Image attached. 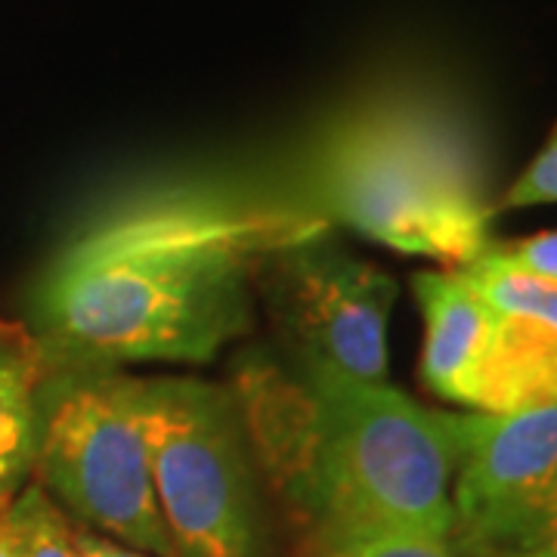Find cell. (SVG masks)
<instances>
[{
    "label": "cell",
    "instance_id": "cell-1",
    "mask_svg": "<svg viewBox=\"0 0 557 557\" xmlns=\"http://www.w3.org/2000/svg\"><path fill=\"white\" fill-rule=\"evenodd\" d=\"M322 220L236 183L174 177L102 201L32 292L47 369L211 362L248 335L267 255Z\"/></svg>",
    "mask_w": 557,
    "mask_h": 557
},
{
    "label": "cell",
    "instance_id": "cell-2",
    "mask_svg": "<svg viewBox=\"0 0 557 557\" xmlns=\"http://www.w3.org/2000/svg\"><path fill=\"white\" fill-rule=\"evenodd\" d=\"M230 387L260 478L307 539L409 533L449 542L458 416L434 412L387 381L255 354Z\"/></svg>",
    "mask_w": 557,
    "mask_h": 557
},
{
    "label": "cell",
    "instance_id": "cell-3",
    "mask_svg": "<svg viewBox=\"0 0 557 557\" xmlns=\"http://www.w3.org/2000/svg\"><path fill=\"white\" fill-rule=\"evenodd\" d=\"M278 201L443 270L474 263L496 218L471 121L421 84L362 97L319 127Z\"/></svg>",
    "mask_w": 557,
    "mask_h": 557
},
{
    "label": "cell",
    "instance_id": "cell-4",
    "mask_svg": "<svg viewBox=\"0 0 557 557\" xmlns=\"http://www.w3.org/2000/svg\"><path fill=\"white\" fill-rule=\"evenodd\" d=\"M35 474L81 527L152 557H180L156 496L137 375L47 369Z\"/></svg>",
    "mask_w": 557,
    "mask_h": 557
},
{
    "label": "cell",
    "instance_id": "cell-5",
    "mask_svg": "<svg viewBox=\"0 0 557 557\" xmlns=\"http://www.w3.org/2000/svg\"><path fill=\"white\" fill-rule=\"evenodd\" d=\"M161 518L180 557H270L260 468L233 387L196 375L143 379Z\"/></svg>",
    "mask_w": 557,
    "mask_h": 557
},
{
    "label": "cell",
    "instance_id": "cell-6",
    "mask_svg": "<svg viewBox=\"0 0 557 557\" xmlns=\"http://www.w3.org/2000/svg\"><path fill=\"white\" fill-rule=\"evenodd\" d=\"M258 298L295 362L357 381H387V325L397 282L322 223L267 255Z\"/></svg>",
    "mask_w": 557,
    "mask_h": 557
},
{
    "label": "cell",
    "instance_id": "cell-7",
    "mask_svg": "<svg viewBox=\"0 0 557 557\" xmlns=\"http://www.w3.org/2000/svg\"><path fill=\"white\" fill-rule=\"evenodd\" d=\"M449 548L505 557L557 536V403L520 412L458 416Z\"/></svg>",
    "mask_w": 557,
    "mask_h": 557
},
{
    "label": "cell",
    "instance_id": "cell-8",
    "mask_svg": "<svg viewBox=\"0 0 557 557\" xmlns=\"http://www.w3.org/2000/svg\"><path fill=\"white\" fill-rule=\"evenodd\" d=\"M461 273L493 310V357L483 412L505 416L557 403V288L486 260Z\"/></svg>",
    "mask_w": 557,
    "mask_h": 557
},
{
    "label": "cell",
    "instance_id": "cell-9",
    "mask_svg": "<svg viewBox=\"0 0 557 557\" xmlns=\"http://www.w3.org/2000/svg\"><path fill=\"white\" fill-rule=\"evenodd\" d=\"M421 319V379L437 397L483 412L490 357H493V310L461 270L416 273L412 278Z\"/></svg>",
    "mask_w": 557,
    "mask_h": 557
},
{
    "label": "cell",
    "instance_id": "cell-10",
    "mask_svg": "<svg viewBox=\"0 0 557 557\" xmlns=\"http://www.w3.org/2000/svg\"><path fill=\"white\" fill-rule=\"evenodd\" d=\"M47 359L25 322L0 319V515L35 474Z\"/></svg>",
    "mask_w": 557,
    "mask_h": 557
},
{
    "label": "cell",
    "instance_id": "cell-11",
    "mask_svg": "<svg viewBox=\"0 0 557 557\" xmlns=\"http://www.w3.org/2000/svg\"><path fill=\"white\" fill-rule=\"evenodd\" d=\"M20 557H78L72 518L53 498L35 486H25L3 511Z\"/></svg>",
    "mask_w": 557,
    "mask_h": 557
},
{
    "label": "cell",
    "instance_id": "cell-12",
    "mask_svg": "<svg viewBox=\"0 0 557 557\" xmlns=\"http://www.w3.org/2000/svg\"><path fill=\"white\" fill-rule=\"evenodd\" d=\"M307 557H458L449 542L409 533H359V536L307 539Z\"/></svg>",
    "mask_w": 557,
    "mask_h": 557
},
{
    "label": "cell",
    "instance_id": "cell-13",
    "mask_svg": "<svg viewBox=\"0 0 557 557\" xmlns=\"http://www.w3.org/2000/svg\"><path fill=\"white\" fill-rule=\"evenodd\" d=\"M480 260L505 270H518L523 276L542 278L557 288V230L515 242H490Z\"/></svg>",
    "mask_w": 557,
    "mask_h": 557
},
{
    "label": "cell",
    "instance_id": "cell-14",
    "mask_svg": "<svg viewBox=\"0 0 557 557\" xmlns=\"http://www.w3.org/2000/svg\"><path fill=\"white\" fill-rule=\"evenodd\" d=\"M539 205H557V124L552 137L539 149L536 159L527 164V171L511 183V189L502 199V208H539Z\"/></svg>",
    "mask_w": 557,
    "mask_h": 557
},
{
    "label": "cell",
    "instance_id": "cell-15",
    "mask_svg": "<svg viewBox=\"0 0 557 557\" xmlns=\"http://www.w3.org/2000/svg\"><path fill=\"white\" fill-rule=\"evenodd\" d=\"M72 536H75V552L78 557H152L146 552H137L131 545H121L115 539L102 536L97 530H87L72 520Z\"/></svg>",
    "mask_w": 557,
    "mask_h": 557
},
{
    "label": "cell",
    "instance_id": "cell-16",
    "mask_svg": "<svg viewBox=\"0 0 557 557\" xmlns=\"http://www.w3.org/2000/svg\"><path fill=\"white\" fill-rule=\"evenodd\" d=\"M505 557H557V536L545 539V542H539L533 548H523V552H515V555Z\"/></svg>",
    "mask_w": 557,
    "mask_h": 557
},
{
    "label": "cell",
    "instance_id": "cell-17",
    "mask_svg": "<svg viewBox=\"0 0 557 557\" xmlns=\"http://www.w3.org/2000/svg\"><path fill=\"white\" fill-rule=\"evenodd\" d=\"M0 557H20L13 533H10V523H7V515H0Z\"/></svg>",
    "mask_w": 557,
    "mask_h": 557
}]
</instances>
